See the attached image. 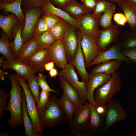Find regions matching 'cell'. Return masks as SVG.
I'll use <instances>...</instances> for the list:
<instances>
[{
	"mask_svg": "<svg viewBox=\"0 0 136 136\" xmlns=\"http://www.w3.org/2000/svg\"><path fill=\"white\" fill-rule=\"evenodd\" d=\"M132 3L136 4V0H126Z\"/></svg>",
	"mask_w": 136,
	"mask_h": 136,
	"instance_id": "cell-55",
	"label": "cell"
},
{
	"mask_svg": "<svg viewBox=\"0 0 136 136\" xmlns=\"http://www.w3.org/2000/svg\"><path fill=\"white\" fill-rule=\"evenodd\" d=\"M8 36L3 31H0V53L6 60H14L15 58L12 50Z\"/></svg>",
	"mask_w": 136,
	"mask_h": 136,
	"instance_id": "cell-30",
	"label": "cell"
},
{
	"mask_svg": "<svg viewBox=\"0 0 136 136\" xmlns=\"http://www.w3.org/2000/svg\"><path fill=\"white\" fill-rule=\"evenodd\" d=\"M24 24V22L20 21L12 30L13 40L10 42V45L15 58H17L24 44L22 35Z\"/></svg>",
	"mask_w": 136,
	"mask_h": 136,
	"instance_id": "cell-21",
	"label": "cell"
},
{
	"mask_svg": "<svg viewBox=\"0 0 136 136\" xmlns=\"http://www.w3.org/2000/svg\"><path fill=\"white\" fill-rule=\"evenodd\" d=\"M22 119L26 136H40L35 131L32 124L28 115L24 92L22 91Z\"/></svg>",
	"mask_w": 136,
	"mask_h": 136,
	"instance_id": "cell-28",
	"label": "cell"
},
{
	"mask_svg": "<svg viewBox=\"0 0 136 136\" xmlns=\"http://www.w3.org/2000/svg\"><path fill=\"white\" fill-rule=\"evenodd\" d=\"M101 15L95 17L92 13H88L77 19L80 31L82 34L98 39L100 34L98 26Z\"/></svg>",
	"mask_w": 136,
	"mask_h": 136,
	"instance_id": "cell-9",
	"label": "cell"
},
{
	"mask_svg": "<svg viewBox=\"0 0 136 136\" xmlns=\"http://www.w3.org/2000/svg\"><path fill=\"white\" fill-rule=\"evenodd\" d=\"M90 103V120L87 127L86 136H94L102 134L105 131L104 117L97 112L94 105Z\"/></svg>",
	"mask_w": 136,
	"mask_h": 136,
	"instance_id": "cell-16",
	"label": "cell"
},
{
	"mask_svg": "<svg viewBox=\"0 0 136 136\" xmlns=\"http://www.w3.org/2000/svg\"><path fill=\"white\" fill-rule=\"evenodd\" d=\"M97 39L94 37L82 34L81 44L84 56L86 67L97 57L101 52Z\"/></svg>",
	"mask_w": 136,
	"mask_h": 136,
	"instance_id": "cell-11",
	"label": "cell"
},
{
	"mask_svg": "<svg viewBox=\"0 0 136 136\" xmlns=\"http://www.w3.org/2000/svg\"><path fill=\"white\" fill-rule=\"evenodd\" d=\"M120 41L121 49L136 47V32L125 31Z\"/></svg>",
	"mask_w": 136,
	"mask_h": 136,
	"instance_id": "cell-35",
	"label": "cell"
},
{
	"mask_svg": "<svg viewBox=\"0 0 136 136\" xmlns=\"http://www.w3.org/2000/svg\"><path fill=\"white\" fill-rule=\"evenodd\" d=\"M75 29L70 25L63 39L68 63L74 58L78 46V38Z\"/></svg>",
	"mask_w": 136,
	"mask_h": 136,
	"instance_id": "cell-17",
	"label": "cell"
},
{
	"mask_svg": "<svg viewBox=\"0 0 136 136\" xmlns=\"http://www.w3.org/2000/svg\"><path fill=\"white\" fill-rule=\"evenodd\" d=\"M47 24L50 30L59 21L60 18L54 15L43 14L41 17Z\"/></svg>",
	"mask_w": 136,
	"mask_h": 136,
	"instance_id": "cell-40",
	"label": "cell"
},
{
	"mask_svg": "<svg viewBox=\"0 0 136 136\" xmlns=\"http://www.w3.org/2000/svg\"><path fill=\"white\" fill-rule=\"evenodd\" d=\"M106 105H98L95 107L97 112L100 115L104 116L106 111Z\"/></svg>",
	"mask_w": 136,
	"mask_h": 136,
	"instance_id": "cell-48",
	"label": "cell"
},
{
	"mask_svg": "<svg viewBox=\"0 0 136 136\" xmlns=\"http://www.w3.org/2000/svg\"><path fill=\"white\" fill-rule=\"evenodd\" d=\"M90 116V103L86 102L76 109L73 120L70 123V134L74 136H86Z\"/></svg>",
	"mask_w": 136,
	"mask_h": 136,
	"instance_id": "cell-4",
	"label": "cell"
},
{
	"mask_svg": "<svg viewBox=\"0 0 136 136\" xmlns=\"http://www.w3.org/2000/svg\"><path fill=\"white\" fill-rule=\"evenodd\" d=\"M54 62L53 61L46 63L44 66L45 70L47 71H49L54 68Z\"/></svg>",
	"mask_w": 136,
	"mask_h": 136,
	"instance_id": "cell-49",
	"label": "cell"
},
{
	"mask_svg": "<svg viewBox=\"0 0 136 136\" xmlns=\"http://www.w3.org/2000/svg\"><path fill=\"white\" fill-rule=\"evenodd\" d=\"M71 16L77 19L85 14L93 11L94 10L87 8L76 0H72L62 8Z\"/></svg>",
	"mask_w": 136,
	"mask_h": 136,
	"instance_id": "cell-25",
	"label": "cell"
},
{
	"mask_svg": "<svg viewBox=\"0 0 136 136\" xmlns=\"http://www.w3.org/2000/svg\"><path fill=\"white\" fill-rule=\"evenodd\" d=\"M70 25L66 21L60 18L59 21L50 30L56 40L62 39L67 29Z\"/></svg>",
	"mask_w": 136,
	"mask_h": 136,
	"instance_id": "cell-32",
	"label": "cell"
},
{
	"mask_svg": "<svg viewBox=\"0 0 136 136\" xmlns=\"http://www.w3.org/2000/svg\"><path fill=\"white\" fill-rule=\"evenodd\" d=\"M22 10L25 16L24 24L22 32L25 43L33 36L36 24L43 13L40 7L26 8L23 7Z\"/></svg>",
	"mask_w": 136,
	"mask_h": 136,
	"instance_id": "cell-8",
	"label": "cell"
},
{
	"mask_svg": "<svg viewBox=\"0 0 136 136\" xmlns=\"http://www.w3.org/2000/svg\"><path fill=\"white\" fill-rule=\"evenodd\" d=\"M72 0H50L54 6L62 8Z\"/></svg>",
	"mask_w": 136,
	"mask_h": 136,
	"instance_id": "cell-47",
	"label": "cell"
},
{
	"mask_svg": "<svg viewBox=\"0 0 136 136\" xmlns=\"http://www.w3.org/2000/svg\"><path fill=\"white\" fill-rule=\"evenodd\" d=\"M52 61L49 54L48 49H40L23 62L35 69L37 72H43L45 70L44 66L45 64Z\"/></svg>",
	"mask_w": 136,
	"mask_h": 136,
	"instance_id": "cell-18",
	"label": "cell"
},
{
	"mask_svg": "<svg viewBox=\"0 0 136 136\" xmlns=\"http://www.w3.org/2000/svg\"><path fill=\"white\" fill-rule=\"evenodd\" d=\"M106 0H98V2L92 14L95 17L101 15L103 13L107 10L112 4Z\"/></svg>",
	"mask_w": 136,
	"mask_h": 136,
	"instance_id": "cell-37",
	"label": "cell"
},
{
	"mask_svg": "<svg viewBox=\"0 0 136 136\" xmlns=\"http://www.w3.org/2000/svg\"><path fill=\"white\" fill-rule=\"evenodd\" d=\"M11 83L10 91V99L5 110L9 111L11 117L8 123L11 127L16 128L22 125V91L19 82L15 73L9 75Z\"/></svg>",
	"mask_w": 136,
	"mask_h": 136,
	"instance_id": "cell-1",
	"label": "cell"
},
{
	"mask_svg": "<svg viewBox=\"0 0 136 136\" xmlns=\"http://www.w3.org/2000/svg\"><path fill=\"white\" fill-rule=\"evenodd\" d=\"M50 95V92L41 90L40 93L39 102L37 105L39 114L48 101Z\"/></svg>",
	"mask_w": 136,
	"mask_h": 136,
	"instance_id": "cell-41",
	"label": "cell"
},
{
	"mask_svg": "<svg viewBox=\"0 0 136 136\" xmlns=\"http://www.w3.org/2000/svg\"><path fill=\"white\" fill-rule=\"evenodd\" d=\"M89 79L86 84L88 101L95 107L97 106L94 100V94L95 90L99 86L106 83L110 79V75L103 73L89 74Z\"/></svg>",
	"mask_w": 136,
	"mask_h": 136,
	"instance_id": "cell-15",
	"label": "cell"
},
{
	"mask_svg": "<svg viewBox=\"0 0 136 136\" xmlns=\"http://www.w3.org/2000/svg\"><path fill=\"white\" fill-rule=\"evenodd\" d=\"M49 74L50 77L52 78H55L57 75H58L59 73L56 69L54 68L49 71Z\"/></svg>",
	"mask_w": 136,
	"mask_h": 136,
	"instance_id": "cell-50",
	"label": "cell"
},
{
	"mask_svg": "<svg viewBox=\"0 0 136 136\" xmlns=\"http://www.w3.org/2000/svg\"><path fill=\"white\" fill-rule=\"evenodd\" d=\"M50 56L57 66L63 69L68 63L63 39L56 40L48 48Z\"/></svg>",
	"mask_w": 136,
	"mask_h": 136,
	"instance_id": "cell-14",
	"label": "cell"
},
{
	"mask_svg": "<svg viewBox=\"0 0 136 136\" xmlns=\"http://www.w3.org/2000/svg\"><path fill=\"white\" fill-rule=\"evenodd\" d=\"M61 87L69 99L75 105L76 109L81 107L82 104L77 91L64 77L58 76Z\"/></svg>",
	"mask_w": 136,
	"mask_h": 136,
	"instance_id": "cell-22",
	"label": "cell"
},
{
	"mask_svg": "<svg viewBox=\"0 0 136 136\" xmlns=\"http://www.w3.org/2000/svg\"><path fill=\"white\" fill-rule=\"evenodd\" d=\"M123 54L130 59L136 66V47L121 49Z\"/></svg>",
	"mask_w": 136,
	"mask_h": 136,
	"instance_id": "cell-44",
	"label": "cell"
},
{
	"mask_svg": "<svg viewBox=\"0 0 136 136\" xmlns=\"http://www.w3.org/2000/svg\"><path fill=\"white\" fill-rule=\"evenodd\" d=\"M120 33L118 26L113 24L106 29L100 30L97 42L100 51L107 50L111 45H113L118 42Z\"/></svg>",
	"mask_w": 136,
	"mask_h": 136,
	"instance_id": "cell-12",
	"label": "cell"
},
{
	"mask_svg": "<svg viewBox=\"0 0 136 136\" xmlns=\"http://www.w3.org/2000/svg\"><path fill=\"white\" fill-rule=\"evenodd\" d=\"M16 0H0V2L4 3H10L15 1Z\"/></svg>",
	"mask_w": 136,
	"mask_h": 136,
	"instance_id": "cell-53",
	"label": "cell"
},
{
	"mask_svg": "<svg viewBox=\"0 0 136 136\" xmlns=\"http://www.w3.org/2000/svg\"><path fill=\"white\" fill-rule=\"evenodd\" d=\"M8 74V72H6L2 69H0V78L2 81L5 79V75Z\"/></svg>",
	"mask_w": 136,
	"mask_h": 136,
	"instance_id": "cell-51",
	"label": "cell"
},
{
	"mask_svg": "<svg viewBox=\"0 0 136 136\" xmlns=\"http://www.w3.org/2000/svg\"><path fill=\"white\" fill-rule=\"evenodd\" d=\"M87 8L94 10L98 0H80Z\"/></svg>",
	"mask_w": 136,
	"mask_h": 136,
	"instance_id": "cell-46",
	"label": "cell"
},
{
	"mask_svg": "<svg viewBox=\"0 0 136 136\" xmlns=\"http://www.w3.org/2000/svg\"><path fill=\"white\" fill-rule=\"evenodd\" d=\"M4 58V57H2L0 58V66H2V65L4 61L3 60V59Z\"/></svg>",
	"mask_w": 136,
	"mask_h": 136,
	"instance_id": "cell-54",
	"label": "cell"
},
{
	"mask_svg": "<svg viewBox=\"0 0 136 136\" xmlns=\"http://www.w3.org/2000/svg\"><path fill=\"white\" fill-rule=\"evenodd\" d=\"M134 5V8L136 11V4H133Z\"/></svg>",
	"mask_w": 136,
	"mask_h": 136,
	"instance_id": "cell-56",
	"label": "cell"
},
{
	"mask_svg": "<svg viewBox=\"0 0 136 136\" xmlns=\"http://www.w3.org/2000/svg\"><path fill=\"white\" fill-rule=\"evenodd\" d=\"M124 61L121 60H113L104 62L92 69L89 74H92L103 73L110 75L116 72L121 64Z\"/></svg>",
	"mask_w": 136,
	"mask_h": 136,
	"instance_id": "cell-24",
	"label": "cell"
},
{
	"mask_svg": "<svg viewBox=\"0 0 136 136\" xmlns=\"http://www.w3.org/2000/svg\"><path fill=\"white\" fill-rule=\"evenodd\" d=\"M58 76L65 78L68 82L77 91L83 104L88 101L86 84L84 82L79 81L75 67L68 63L65 67L59 73Z\"/></svg>",
	"mask_w": 136,
	"mask_h": 136,
	"instance_id": "cell-7",
	"label": "cell"
},
{
	"mask_svg": "<svg viewBox=\"0 0 136 136\" xmlns=\"http://www.w3.org/2000/svg\"><path fill=\"white\" fill-rule=\"evenodd\" d=\"M82 33L80 31L78 35V46L73 59L69 63L76 68L82 81L86 84L89 79V74L87 71L85 64V59L82 49L81 42Z\"/></svg>",
	"mask_w": 136,
	"mask_h": 136,
	"instance_id": "cell-13",
	"label": "cell"
},
{
	"mask_svg": "<svg viewBox=\"0 0 136 136\" xmlns=\"http://www.w3.org/2000/svg\"><path fill=\"white\" fill-rule=\"evenodd\" d=\"M113 60H122L129 64H131L132 63L131 60L125 56L122 53L120 41L113 45L110 48L107 50L101 52L97 57L86 67L97 65L105 61Z\"/></svg>",
	"mask_w": 136,
	"mask_h": 136,
	"instance_id": "cell-10",
	"label": "cell"
},
{
	"mask_svg": "<svg viewBox=\"0 0 136 136\" xmlns=\"http://www.w3.org/2000/svg\"><path fill=\"white\" fill-rule=\"evenodd\" d=\"M108 102L104 116L105 131L117 123L125 120L127 117L125 110L118 101L112 98Z\"/></svg>",
	"mask_w": 136,
	"mask_h": 136,
	"instance_id": "cell-6",
	"label": "cell"
},
{
	"mask_svg": "<svg viewBox=\"0 0 136 136\" xmlns=\"http://www.w3.org/2000/svg\"><path fill=\"white\" fill-rule=\"evenodd\" d=\"M48 0H23L22 5L26 8L40 7Z\"/></svg>",
	"mask_w": 136,
	"mask_h": 136,
	"instance_id": "cell-43",
	"label": "cell"
},
{
	"mask_svg": "<svg viewBox=\"0 0 136 136\" xmlns=\"http://www.w3.org/2000/svg\"><path fill=\"white\" fill-rule=\"evenodd\" d=\"M16 74L18 79L19 84L22 87L24 92L28 115L32 124L35 132L42 136L44 129L41 127L38 110L35 100L26 82V80L16 73Z\"/></svg>",
	"mask_w": 136,
	"mask_h": 136,
	"instance_id": "cell-5",
	"label": "cell"
},
{
	"mask_svg": "<svg viewBox=\"0 0 136 136\" xmlns=\"http://www.w3.org/2000/svg\"><path fill=\"white\" fill-rule=\"evenodd\" d=\"M9 94L6 93L4 89L1 88L0 89V118L2 117L4 110L7 106V100Z\"/></svg>",
	"mask_w": 136,
	"mask_h": 136,
	"instance_id": "cell-42",
	"label": "cell"
},
{
	"mask_svg": "<svg viewBox=\"0 0 136 136\" xmlns=\"http://www.w3.org/2000/svg\"><path fill=\"white\" fill-rule=\"evenodd\" d=\"M35 37L37 42L41 49H48L56 40L50 30Z\"/></svg>",
	"mask_w": 136,
	"mask_h": 136,
	"instance_id": "cell-33",
	"label": "cell"
},
{
	"mask_svg": "<svg viewBox=\"0 0 136 136\" xmlns=\"http://www.w3.org/2000/svg\"><path fill=\"white\" fill-rule=\"evenodd\" d=\"M122 88L121 79L118 73L116 72L112 75L106 83L96 89L94 98L97 106L106 104L107 102L121 91Z\"/></svg>",
	"mask_w": 136,
	"mask_h": 136,
	"instance_id": "cell-3",
	"label": "cell"
},
{
	"mask_svg": "<svg viewBox=\"0 0 136 136\" xmlns=\"http://www.w3.org/2000/svg\"><path fill=\"white\" fill-rule=\"evenodd\" d=\"M111 2L117 4L118 5L123 2L125 0H108Z\"/></svg>",
	"mask_w": 136,
	"mask_h": 136,
	"instance_id": "cell-52",
	"label": "cell"
},
{
	"mask_svg": "<svg viewBox=\"0 0 136 136\" xmlns=\"http://www.w3.org/2000/svg\"><path fill=\"white\" fill-rule=\"evenodd\" d=\"M116 7L112 3L108 9L101 16L99 22L100 26L103 29H106L112 24V20L113 13L115 12Z\"/></svg>",
	"mask_w": 136,
	"mask_h": 136,
	"instance_id": "cell-36",
	"label": "cell"
},
{
	"mask_svg": "<svg viewBox=\"0 0 136 136\" xmlns=\"http://www.w3.org/2000/svg\"><path fill=\"white\" fill-rule=\"evenodd\" d=\"M40 49L36 37L34 36L24 44L16 59L23 62L31 56Z\"/></svg>",
	"mask_w": 136,
	"mask_h": 136,
	"instance_id": "cell-27",
	"label": "cell"
},
{
	"mask_svg": "<svg viewBox=\"0 0 136 136\" xmlns=\"http://www.w3.org/2000/svg\"><path fill=\"white\" fill-rule=\"evenodd\" d=\"M113 19L117 25L120 26H124L127 22L124 14L120 13H115L113 16Z\"/></svg>",
	"mask_w": 136,
	"mask_h": 136,
	"instance_id": "cell-45",
	"label": "cell"
},
{
	"mask_svg": "<svg viewBox=\"0 0 136 136\" xmlns=\"http://www.w3.org/2000/svg\"><path fill=\"white\" fill-rule=\"evenodd\" d=\"M39 116L41 125L43 129L61 125L67 121L59 99L54 95L49 98Z\"/></svg>",
	"mask_w": 136,
	"mask_h": 136,
	"instance_id": "cell-2",
	"label": "cell"
},
{
	"mask_svg": "<svg viewBox=\"0 0 136 136\" xmlns=\"http://www.w3.org/2000/svg\"><path fill=\"white\" fill-rule=\"evenodd\" d=\"M36 78L38 85L42 90L48 92L57 93V91L51 89L46 80V76L42 73H39Z\"/></svg>",
	"mask_w": 136,
	"mask_h": 136,
	"instance_id": "cell-39",
	"label": "cell"
},
{
	"mask_svg": "<svg viewBox=\"0 0 136 136\" xmlns=\"http://www.w3.org/2000/svg\"><path fill=\"white\" fill-rule=\"evenodd\" d=\"M119 5L123 11L131 31L136 32V11L133 4L125 0Z\"/></svg>",
	"mask_w": 136,
	"mask_h": 136,
	"instance_id": "cell-29",
	"label": "cell"
},
{
	"mask_svg": "<svg viewBox=\"0 0 136 136\" xmlns=\"http://www.w3.org/2000/svg\"><path fill=\"white\" fill-rule=\"evenodd\" d=\"M2 66L5 69H13L17 74L25 79L29 75L35 74L37 72L33 67L16 59L13 60H5Z\"/></svg>",
	"mask_w": 136,
	"mask_h": 136,
	"instance_id": "cell-20",
	"label": "cell"
},
{
	"mask_svg": "<svg viewBox=\"0 0 136 136\" xmlns=\"http://www.w3.org/2000/svg\"><path fill=\"white\" fill-rule=\"evenodd\" d=\"M59 100L65 114L67 121L70 123L73 120L76 109V107L73 102L64 93L61 97Z\"/></svg>",
	"mask_w": 136,
	"mask_h": 136,
	"instance_id": "cell-31",
	"label": "cell"
},
{
	"mask_svg": "<svg viewBox=\"0 0 136 136\" xmlns=\"http://www.w3.org/2000/svg\"><path fill=\"white\" fill-rule=\"evenodd\" d=\"M27 82L28 87L31 92L37 105L39 103L40 97V87L38 85L35 74L29 75L25 79Z\"/></svg>",
	"mask_w": 136,
	"mask_h": 136,
	"instance_id": "cell-34",
	"label": "cell"
},
{
	"mask_svg": "<svg viewBox=\"0 0 136 136\" xmlns=\"http://www.w3.org/2000/svg\"><path fill=\"white\" fill-rule=\"evenodd\" d=\"M40 8L43 14L55 15L65 20L75 29H79L78 20L71 16L65 10L56 7L50 0H48Z\"/></svg>",
	"mask_w": 136,
	"mask_h": 136,
	"instance_id": "cell-19",
	"label": "cell"
},
{
	"mask_svg": "<svg viewBox=\"0 0 136 136\" xmlns=\"http://www.w3.org/2000/svg\"><path fill=\"white\" fill-rule=\"evenodd\" d=\"M49 30L50 29L45 21L42 17H40L35 26L33 36L40 35Z\"/></svg>",
	"mask_w": 136,
	"mask_h": 136,
	"instance_id": "cell-38",
	"label": "cell"
},
{
	"mask_svg": "<svg viewBox=\"0 0 136 136\" xmlns=\"http://www.w3.org/2000/svg\"><path fill=\"white\" fill-rule=\"evenodd\" d=\"M19 22L18 18L13 13L6 15L0 14V27L11 42L13 40L12 30Z\"/></svg>",
	"mask_w": 136,
	"mask_h": 136,
	"instance_id": "cell-23",
	"label": "cell"
},
{
	"mask_svg": "<svg viewBox=\"0 0 136 136\" xmlns=\"http://www.w3.org/2000/svg\"><path fill=\"white\" fill-rule=\"evenodd\" d=\"M23 0H16L10 3H4L0 2V9L7 14L11 12L15 14L20 22H24L25 16L21 8Z\"/></svg>",
	"mask_w": 136,
	"mask_h": 136,
	"instance_id": "cell-26",
	"label": "cell"
}]
</instances>
